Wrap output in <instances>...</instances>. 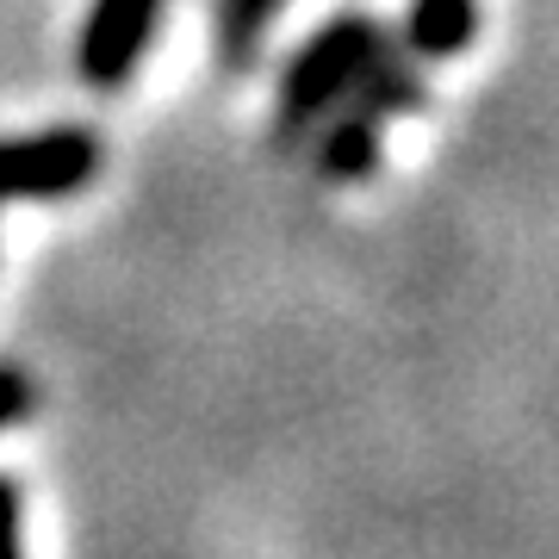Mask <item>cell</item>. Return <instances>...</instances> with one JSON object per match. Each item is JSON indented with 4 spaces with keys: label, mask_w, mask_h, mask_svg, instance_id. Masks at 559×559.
Masks as SVG:
<instances>
[{
    "label": "cell",
    "mask_w": 559,
    "mask_h": 559,
    "mask_svg": "<svg viewBox=\"0 0 559 559\" xmlns=\"http://www.w3.org/2000/svg\"><path fill=\"white\" fill-rule=\"evenodd\" d=\"M385 44H392V32L367 7H342L323 25H311L305 44L280 62L274 75V150H299L311 138V124L348 100L360 69L380 57Z\"/></svg>",
    "instance_id": "cell-1"
},
{
    "label": "cell",
    "mask_w": 559,
    "mask_h": 559,
    "mask_svg": "<svg viewBox=\"0 0 559 559\" xmlns=\"http://www.w3.org/2000/svg\"><path fill=\"white\" fill-rule=\"evenodd\" d=\"M106 143L87 124H44L0 138V205L7 200H69L100 180Z\"/></svg>",
    "instance_id": "cell-2"
},
{
    "label": "cell",
    "mask_w": 559,
    "mask_h": 559,
    "mask_svg": "<svg viewBox=\"0 0 559 559\" xmlns=\"http://www.w3.org/2000/svg\"><path fill=\"white\" fill-rule=\"evenodd\" d=\"M168 0H87L75 32V81L94 94H119L156 50Z\"/></svg>",
    "instance_id": "cell-3"
},
{
    "label": "cell",
    "mask_w": 559,
    "mask_h": 559,
    "mask_svg": "<svg viewBox=\"0 0 559 559\" xmlns=\"http://www.w3.org/2000/svg\"><path fill=\"white\" fill-rule=\"evenodd\" d=\"M311 175L330 180V187H360L385 168V119H373L367 106H348L342 100L336 112H323L311 124Z\"/></svg>",
    "instance_id": "cell-4"
},
{
    "label": "cell",
    "mask_w": 559,
    "mask_h": 559,
    "mask_svg": "<svg viewBox=\"0 0 559 559\" xmlns=\"http://www.w3.org/2000/svg\"><path fill=\"white\" fill-rule=\"evenodd\" d=\"M485 0H411L399 25V50L417 62H454L479 44Z\"/></svg>",
    "instance_id": "cell-5"
},
{
    "label": "cell",
    "mask_w": 559,
    "mask_h": 559,
    "mask_svg": "<svg viewBox=\"0 0 559 559\" xmlns=\"http://www.w3.org/2000/svg\"><path fill=\"white\" fill-rule=\"evenodd\" d=\"M286 0H212V62L224 81H242L261 69V50L274 38Z\"/></svg>",
    "instance_id": "cell-6"
},
{
    "label": "cell",
    "mask_w": 559,
    "mask_h": 559,
    "mask_svg": "<svg viewBox=\"0 0 559 559\" xmlns=\"http://www.w3.org/2000/svg\"><path fill=\"white\" fill-rule=\"evenodd\" d=\"M429 75H423L417 57H404L399 44H385L380 57L360 69V81L348 87V106H367L373 119H417V112H429Z\"/></svg>",
    "instance_id": "cell-7"
},
{
    "label": "cell",
    "mask_w": 559,
    "mask_h": 559,
    "mask_svg": "<svg viewBox=\"0 0 559 559\" xmlns=\"http://www.w3.org/2000/svg\"><path fill=\"white\" fill-rule=\"evenodd\" d=\"M38 404H44L38 380L25 373L20 360H0V436H7V429H20V423H32V417H38Z\"/></svg>",
    "instance_id": "cell-8"
},
{
    "label": "cell",
    "mask_w": 559,
    "mask_h": 559,
    "mask_svg": "<svg viewBox=\"0 0 559 559\" xmlns=\"http://www.w3.org/2000/svg\"><path fill=\"white\" fill-rule=\"evenodd\" d=\"M25 547V491L13 473H0V559H13Z\"/></svg>",
    "instance_id": "cell-9"
}]
</instances>
